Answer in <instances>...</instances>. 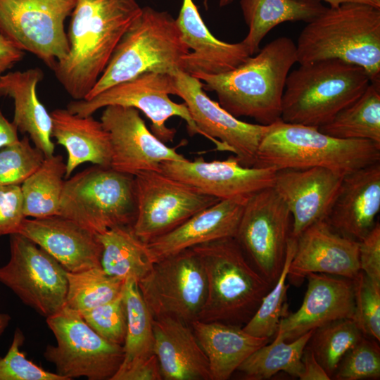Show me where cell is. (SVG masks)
Masks as SVG:
<instances>
[{
  "mask_svg": "<svg viewBox=\"0 0 380 380\" xmlns=\"http://www.w3.org/2000/svg\"><path fill=\"white\" fill-rule=\"evenodd\" d=\"M141 11L136 0L77 1L67 33L68 54L53 70L74 100L86 98Z\"/></svg>",
  "mask_w": 380,
  "mask_h": 380,
  "instance_id": "1",
  "label": "cell"
},
{
  "mask_svg": "<svg viewBox=\"0 0 380 380\" xmlns=\"http://www.w3.org/2000/svg\"><path fill=\"white\" fill-rule=\"evenodd\" d=\"M296 63V44L279 37L231 71L194 77L202 82L203 89L215 92L219 104L234 117L270 125L281 120L286 80Z\"/></svg>",
  "mask_w": 380,
  "mask_h": 380,
  "instance_id": "2",
  "label": "cell"
},
{
  "mask_svg": "<svg viewBox=\"0 0 380 380\" xmlns=\"http://www.w3.org/2000/svg\"><path fill=\"white\" fill-rule=\"evenodd\" d=\"M297 63L337 58L362 67L380 84V8L346 3L327 8L298 38Z\"/></svg>",
  "mask_w": 380,
  "mask_h": 380,
  "instance_id": "3",
  "label": "cell"
},
{
  "mask_svg": "<svg viewBox=\"0 0 380 380\" xmlns=\"http://www.w3.org/2000/svg\"><path fill=\"white\" fill-rule=\"evenodd\" d=\"M380 162V144L336 138L318 127L279 120L267 125L255 166L276 170L321 167L345 175Z\"/></svg>",
  "mask_w": 380,
  "mask_h": 380,
  "instance_id": "4",
  "label": "cell"
},
{
  "mask_svg": "<svg viewBox=\"0 0 380 380\" xmlns=\"http://www.w3.org/2000/svg\"><path fill=\"white\" fill-rule=\"evenodd\" d=\"M192 249L201 262L207 282L205 302L197 320L246 324L273 285L250 265L235 238Z\"/></svg>",
  "mask_w": 380,
  "mask_h": 380,
  "instance_id": "5",
  "label": "cell"
},
{
  "mask_svg": "<svg viewBox=\"0 0 380 380\" xmlns=\"http://www.w3.org/2000/svg\"><path fill=\"white\" fill-rule=\"evenodd\" d=\"M370 82L362 67L340 59L300 64L287 76L281 120L319 127L356 101Z\"/></svg>",
  "mask_w": 380,
  "mask_h": 380,
  "instance_id": "6",
  "label": "cell"
},
{
  "mask_svg": "<svg viewBox=\"0 0 380 380\" xmlns=\"http://www.w3.org/2000/svg\"><path fill=\"white\" fill-rule=\"evenodd\" d=\"M189 51L177 20L170 13L141 7L140 14L121 37L104 71L83 100L144 72L173 75L182 71V58Z\"/></svg>",
  "mask_w": 380,
  "mask_h": 380,
  "instance_id": "7",
  "label": "cell"
},
{
  "mask_svg": "<svg viewBox=\"0 0 380 380\" xmlns=\"http://www.w3.org/2000/svg\"><path fill=\"white\" fill-rule=\"evenodd\" d=\"M136 210L133 175L93 165L65 179L59 215L96 234L132 227Z\"/></svg>",
  "mask_w": 380,
  "mask_h": 380,
  "instance_id": "8",
  "label": "cell"
},
{
  "mask_svg": "<svg viewBox=\"0 0 380 380\" xmlns=\"http://www.w3.org/2000/svg\"><path fill=\"white\" fill-rule=\"evenodd\" d=\"M46 324L56 345H47L44 357L66 380L82 376L111 380L118 371L124 359L123 346L102 338L78 311L64 306L46 317Z\"/></svg>",
  "mask_w": 380,
  "mask_h": 380,
  "instance_id": "9",
  "label": "cell"
},
{
  "mask_svg": "<svg viewBox=\"0 0 380 380\" xmlns=\"http://www.w3.org/2000/svg\"><path fill=\"white\" fill-rule=\"evenodd\" d=\"M175 95L173 75L156 72H144L127 81L113 85L89 100H74L67 105L72 113L87 116L108 106H122L141 111L151 122L153 134L164 143L172 141L174 128L166 125L172 117L183 119L191 135L199 134L184 103L172 101Z\"/></svg>",
  "mask_w": 380,
  "mask_h": 380,
  "instance_id": "10",
  "label": "cell"
},
{
  "mask_svg": "<svg viewBox=\"0 0 380 380\" xmlns=\"http://www.w3.org/2000/svg\"><path fill=\"white\" fill-rule=\"evenodd\" d=\"M77 0H0V33L52 70L68 54L65 21Z\"/></svg>",
  "mask_w": 380,
  "mask_h": 380,
  "instance_id": "11",
  "label": "cell"
},
{
  "mask_svg": "<svg viewBox=\"0 0 380 380\" xmlns=\"http://www.w3.org/2000/svg\"><path fill=\"white\" fill-rule=\"evenodd\" d=\"M134 183L137 210L132 229L145 243L220 201L160 171L139 172Z\"/></svg>",
  "mask_w": 380,
  "mask_h": 380,
  "instance_id": "12",
  "label": "cell"
},
{
  "mask_svg": "<svg viewBox=\"0 0 380 380\" xmlns=\"http://www.w3.org/2000/svg\"><path fill=\"white\" fill-rule=\"evenodd\" d=\"M138 286L153 318L171 316L189 324L198 319L207 296L204 269L192 248L155 262Z\"/></svg>",
  "mask_w": 380,
  "mask_h": 380,
  "instance_id": "13",
  "label": "cell"
},
{
  "mask_svg": "<svg viewBox=\"0 0 380 380\" xmlns=\"http://www.w3.org/2000/svg\"><path fill=\"white\" fill-rule=\"evenodd\" d=\"M10 259L0 267V282L26 305L48 317L65 305L67 271L30 239L10 235Z\"/></svg>",
  "mask_w": 380,
  "mask_h": 380,
  "instance_id": "14",
  "label": "cell"
},
{
  "mask_svg": "<svg viewBox=\"0 0 380 380\" xmlns=\"http://www.w3.org/2000/svg\"><path fill=\"white\" fill-rule=\"evenodd\" d=\"M291 217L286 205L272 186L248 198L237 229L236 240L272 285L285 261Z\"/></svg>",
  "mask_w": 380,
  "mask_h": 380,
  "instance_id": "15",
  "label": "cell"
},
{
  "mask_svg": "<svg viewBox=\"0 0 380 380\" xmlns=\"http://www.w3.org/2000/svg\"><path fill=\"white\" fill-rule=\"evenodd\" d=\"M175 95L182 98L199 134L212 141L220 151H229L246 167H253L257 151L267 125L239 120L204 91L198 78L178 70L173 74Z\"/></svg>",
  "mask_w": 380,
  "mask_h": 380,
  "instance_id": "16",
  "label": "cell"
},
{
  "mask_svg": "<svg viewBox=\"0 0 380 380\" xmlns=\"http://www.w3.org/2000/svg\"><path fill=\"white\" fill-rule=\"evenodd\" d=\"M100 121L110 137V166L118 172L134 176L144 171H160L163 161L186 159L177 151V146L169 147L155 136L134 108L106 106Z\"/></svg>",
  "mask_w": 380,
  "mask_h": 380,
  "instance_id": "17",
  "label": "cell"
},
{
  "mask_svg": "<svg viewBox=\"0 0 380 380\" xmlns=\"http://www.w3.org/2000/svg\"><path fill=\"white\" fill-rule=\"evenodd\" d=\"M277 170L271 167H246L233 155L226 160L163 161L160 172L220 200L251 196L273 186Z\"/></svg>",
  "mask_w": 380,
  "mask_h": 380,
  "instance_id": "18",
  "label": "cell"
},
{
  "mask_svg": "<svg viewBox=\"0 0 380 380\" xmlns=\"http://www.w3.org/2000/svg\"><path fill=\"white\" fill-rule=\"evenodd\" d=\"M343 176L321 167L277 171L273 188L293 218L292 238L297 239L310 226L326 220Z\"/></svg>",
  "mask_w": 380,
  "mask_h": 380,
  "instance_id": "19",
  "label": "cell"
},
{
  "mask_svg": "<svg viewBox=\"0 0 380 380\" xmlns=\"http://www.w3.org/2000/svg\"><path fill=\"white\" fill-rule=\"evenodd\" d=\"M306 278L300 307L280 320L275 334L287 342L334 321L354 319L353 279L322 273H310Z\"/></svg>",
  "mask_w": 380,
  "mask_h": 380,
  "instance_id": "20",
  "label": "cell"
},
{
  "mask_svg": "<svg viewBox=\"0 0 380 380\" xmlns=\"http://www.w3.org/2000/svg\"><path fill=\"white\" fill-rule=\"evenodd\" d=\"M296 240L288 272L292 281L310 273L353 279L360 271L359 241L337 232L326 220L310 226Z\"/></svg>",
  "mask_w": 380,
  "mask_h": 380,
  "instance_id": "21",
  "label": "cell"
},
{
  "mask_svg": "<svg viewBox=\"0 0 380 380\" xmlns=\"http://www.w3.org/2000/svg\"><path fill=\"white\" fill-rule=\"evenodd\" d=\"M55 258L67 272L101 267L102 246L97 234L61 215L28 218L18 233Z\"/></svg>",
  "mask_w": 380,
  "mask_h": 380,
  "instance_id": "22",
  "label": "cell"
},
{
  "mask_svg": "<svg viewBox=\"0 0 380 380\" xmlns=\"http://www.w3.org/2000/svg\"><path fill=\"white\" fill-rule=\"evenodd\" d=\"M249 197L220 200L196 213L170 232L146 243L150 259L155 263L205 243L235 238Z\"/></svg>",
  "mask_w": 380,
  "mask_h": 380,
  "instance_id": "23",
  "label": "cell"
},
{
  "mask_svg": "<svg viewBox=\"0 0 380 380\" xmlns=\"http://www.w3.org/2000/svg\"><path fill=\"white\" fill-rule=\"evenodd\" d=\"M380 211V162L343 177L326 221L341 234L360 241L373 228Z\"/></svg>",
  "mask_w": 380,
  "mask_h": 380,
  "instance_id": "24",
  "label": "cell"
},
{
  "mask_svg": "<svg viewBox=\"0 0 380 380\" xmlns=\"http://www.w3.org/2000/svg\"><path fill=\"white\" fill-rule=\"evenodd\" d=\"M176 20L182 39L190 50L182 58V71L190 75L224 73L251 56L242 41L229 43L214 37L193 0L182 1Z\"/></svg>",
  "mask_w": 380,
  "mask_h": 380,
  "instance_id": "25",
  "label": "cell"
},
{
  "mask_svg": "<svg viewBox=\"0 0 380 380\" xmlns=\"http://www.w3.org/2000/svg\"><path fill=\"white\" fill-rule=\"evenodd\" d=\"M154 354L165 380H211L208 360L190 324L171 317L153 319Z\"/></svg>",
  "mask_w": 380,
  "mask_h": 380,
  "instance_id": "26",
  "label": "cell"
},
{
  "mask_svg": "<svg viewBox=\"0 0 380 380\" xmlns=\"http://www.w3.org/2000/svg\"><path fill=\"white\" fill-rule=\"evenodd\" d=\"M39 68L5 73L0 77V97L11 98L14 103L13 122L18 131L28 135L45 158L54 155L51 114L39 101L37 89L44 78Z\"/></svg>",
  "mask_w": 380,
  "mask_h": 380,
  "instance_id": "27",
  "label": "cell"
},
{
  "mask_svg": "<svg viewBox=\"0 0 380 380\" xmlns=\"http://www.w3.org/2000/svg\"><path fill=\"white\" fill-rule=\"evenodd\" d=\"M51 137L63 146L68 154L65 179L81 164L110 166L111 146L109 134L101 121L93 115L80 116L67 108H56L51 113Z\"/></svg>",
  "mask_w": 380,
  "mask_h": 380,
  "instance_id": "28",
  "label": "cell"
},
{
  "mask_svg": "<svg viewBox=\"0 0 380 380\" xmlns=\"http://www.w3.org/2000/svg\"><path fill=\"white\" fill-rule=\"evenodd\" d=\"M209 362L211 380H227L256 350L269 343L241 326L195 320L190 324Z\"/></svg>",
  "mask_w": 380,
  "mask_h": 380,
  "instance_id": "29",
  "label": "cell"
},
{
  "mask_svg": "<svg viewBox=\"0 0 380 380\" xmlns=\"http://www.w3.org/2000/svg\"><path fill=\"white\" fill-rule=\"evenodd\" d=\"M248 32L242 42L251 56L260 51V44L274 27L285 22L308 23L327 7L318 0H240Z\"/></svg>",
  "mask_w": 380,
  "mask_h": 380,
  "instance_id": "30",
  "label": "cell"
},
{
  "mask_svg": "<svg viewBox=\"0 0 380 380\" xmlns=\"http://www.w3.org/2000/svg\"><path fill=\"white\" fill-rule=\"evenodd\" d=\"M102 246L101 265L108 274L137 282L151 270L153 262L146 243L134 234L132 227H117L97 234Z\"/></svg>",
  "mask_w": 380,
  "mask_h": 380,
  "instance_id": "31",
  "label": "cell"
},
{
  "mask_svg": "<svg viewBox=\"0 0 380 380\" xmlns=\"http://www.w3.org/2000/svg\"><path fill=\"white\" fill-rule=\"evenodd\" d=\"M65 172L63 156L53 155L20 184L26 217L59 215Z\"/></svg>",
  "mask_w": 380,
  "mask_h": 380,
  "instance_id": "32",
  "label": "cell"
},
{
  "mask_svg": "<svg viewBox=\"0 0 380 380\" xmlns=\"http://www.w3.org/2000/svg\"><path fill=\"white\" fill-rule=\"evenodd\" d=\"M318 128L336 138L380 144V84L370 82L356 101Z\"/></svg>",
  "mask_w": 380,
  "mask_h": 380,
  "instance_id": "33",
  "label": "cell"
},
{
  "mask_svg": "<svg viewBox=\"0 0 380 380\" xmlns=\"http://www.w3.org/2000/svg\"><path fill=\"white\" fill-rule=\"evenodd\" d=\"M314 331L290 342L275 335L271 343H266L256 350L237 370L249 380L268 379L279 372L298 377L303 369V353Z\"/></svg>",
  "mask_w": 380,
  "mask_h": 380,
  "instance_id": "34",
  "label": "cell"
},
{
  "mask_svg": "<svg viewBox=\"0 0 380 380\" xmlns=\"http://www.w3.org/2000/svg\"><path fill=\"white\" fill-rule=\"evenodd\" d=\"M123 298L127 311V332L123 344L124 359L119 369L154 355L153 317L135 279L129 277L125 280Z\"/></svg>",
  "mask_w": 380,
  "mask_h": 380,
  "instance_id": "35",
  "label": "cell"
},
{
  "mask_svg": "<svg viewBox=\"0 0 380 380\" xmlns=\"http://www.w3.org/2000/svg\"><path fill=\"white\" fill-rule=\"evenodd\" d=\"M65 306L82 312L108 303L123 293L125 280L110 276L102 267L67 272Z\"/></svg>",
  "mask_w": 380,
  "mask_h": 380,
  "instance_id": "36",
  "label": "cell"
},
{
  "mask_svg": "<svg viewBox=\"0 0 380 380\" xmlns=\"http://www.w3.org/2000/svg\"><path fill=\"white\" fill-rule=\"evenodd\" d=\"M364 336L354 319L346 318L315 329L308 346L331 378L344 355Z\"/></svg>",
  "mask_w": 380,
  "mask_h": 380,
  "instance_id": "37",
  "label": "cell"
},
{
  "mask_svg": "<svg viewBox=\"0 0 380 380\" xmlns=\"http://www.w3.org/2000/svg\"><path fill=\"white\" fill-rule=\"evenodd\" d=\"M296 243V239L290 236L285 261L279 277L263 297L253 315L242 327L246 332L252 336L270 339L276 334L280 320L287 315L286 299L289 286L286 281Z\"/></svg>",
  "mask_w": 380,
  "mask_h": 380,
  "instance_id": "38",
  "label": "cell"
},
{
  "mask_svg": "<svg viewBox=\"0 0 380 380\" xmlns=\"http://www.w3.org/2000/svg\"><path fill=\"white\" fill-rule=\"evenodd\" d=\"M44 153L31 145L25 134L18 142L0 149V187L20 185L42 163Z\"/></svg>",
  "mask_w": 380,
  "mask_h": 380,
  "instance_id": "39",
  "label": "cell"
},
{
  "mask_svg": "<svg viewBox=\"0 0 380 380\" xmlns=\"http://www.w3.org/2000/svg\"><path fill=\"white\" fill-rule=\"evenodd\" d=\"M355 289L354 320L365 336L380 341V284L372 281L362 271L353 279Z\"/></svg>",
  "mask_w": 380,
  "mask_h": 380,
  "instance_id": "40",
  "label": "cell"
},
{
  "mask_svg": "<svg viewBox=\"0 0 380 380\" xmlns=\"http://www.w3.org/2000/svg\"><path fill=\"white\" fill-rule=\"evenodd\" d=\"M80 313L86 323L102 338L123 346L127 332L123 293L108 303Z\"/></svg>",
  "mask_w": 380,
  "mask_h": 380,
  "instance_id": "41",
  "label": "cell"
},
{
  "mask_svg": "<svg viewBox=\"0 0 380 380\" xmlns=\"http://www.w3.org/2000/svg\"><path fill=\"white\" fill-rule=\"evenodd\" d=\"M334 376L338 380L379 379L380 350L377 341L364 336L344 355Z\"/></svg>",
  "mask_w": 380,
  "mask_h": 380,
  "instance_id": "42",
  "label": "cell"
},
{
  "mask_svg": "<svg viewBox=\"0 0 380 380\" xmlns=\"http://www.w3.org/2000/svg\"><path fill=\"white\" fill-rule=\"evenodd\" d=\"M24 341L22 331L17 328L8 352L0 357V380H66L27 359L20 350Z\"/></svg>",
  "mask_w": 380,
  "mask_h": 380,
  "instance_id": "43",
  "label": "cell"
},
{
  "mask_svg": "<svg viewBox=\"0 0 380 380\" xmlns=\"http://www.w3.org/2000/svg\"><path fill=\"white\" fill-rule=\"evenodd\" d=\"M25 216L20 185L0 187V236L18 234Z\"/></svg>",
  "mask_w": 380,
  "mask_h": 380,
  "instance_id": "44",
  "label": "cell"
},
{
  "mask_svg": "<svg viewBox=\"0 0 380 380\" xmlns=\"http://www.w3.org/2000/svg\"><path fill=\"white\" fill-rule=\"evenodd\" d=\"M360 269L372 281L380 284V224L376 222L371 231L359 241Z\"/></svg>",
  "mask_w": 380,
  "mask_h": 380,
  "instance_id": "45",
  "label": "cell"
},
{
  "mask_svg": "<svg viewBox=\"0 0 380 380\" xmlns=\"http://www.w3.org/2000/svg\"><path fill=\"white\" fill-rule=\"evenodd\" d=\"M158 360L154 354L147 359L135 362L118 369L111 380H161Z\"/></svg>",
  "mask_w": 380,
  "mask_h": 380,
  "instance_id": "46",
  "label": "cell"
},
{
  "mask_svg": "<svg viewBox=\"0 0 380 380\" xmlns=\"http://www.w3.org/2000/svg\"><path fill=\"white\" fill-rule=\"evenodd\" d=\"M303 369L298 376L300 380H329L324 367L316 359L312 350L307 345L302 356Z\"/></svg>",
  "mask_w": 380,
  "mask_h": 380,
  "instance_id": "47",
  "label": "cell"
},
{
  "mask_svg": "<svg viewBox=\"0 0 380 380\" xmlns=\"http://www.w3.org/2000/svg\"><path fill=\"white\" fill-rule=\"evenodd\" d=\"M25 51L0 33V77L23 60Z\"/></svg>",
  "mask_w": 380,
  "mask_h": 380,
  "instance_id": "48",
  "label": "cell"
},
{
  "mask_svg": "<svg viewBox=\"0 0 380 380\" xmlns=\"http://www.w3.org/2000/svg\"><path fill=\"white\" fill-rule=\"evenodd\" d=\"M18 132L14 123L5 118L0 108V149L18 142Z\"/></svg>",
  "mask_w": 380,
  "mask_h": 380,
  "instance_id": "49",
  "label": "cell"
},
{
  "mask_svg": "<svg viewBox=\"0 0 380 380\" xmlns=\"http://www.w3.org/2000/svg\"><path fill=\"white\" fill-rule=\"evenodd\" d=\"M320 1V0H318ZM328 3L330 7H337L346 3H358L370 5L376 8H380V2L376 0H322Z\"/></svg>",
  "mask_w": 380,
  "mask_h": 380,
  "instance_id": "50",
  "label": "cell"
},
{
  "mask_svg": "<svg viewBox=\"0 0 380 380\" xmlns=\"http://www.w3.org/2000/svg\"><path fill=\"white\" fill-rule=\"evenodd\" d=\"M11 317L8 314L0 313V336L8 327Z\"/></svg>",
  "mask_w": 380,
  "mask_h": 380,
  "instance_id": "51",
  "label": "cell"
},
{
  "mask_svg": "<svg viewBox=\"0 0 380 380\" xmlns=\"http://www.w3.org/2000/svg\"><path fill=\"white\" fill-rule=\"evenodd\" d=\"M234 0H219L218 4L220 7H224L231 4Z\"/></svg>",
  "mask_w": 380,
  "mask_h": 380,
  "instance_id": "52",
  "label": "cell"
},
{
  "mask_svg": "<svg viewBox=\"0 0 380 380\" xmlns=\"http://www.w3.org/2000/svg\"><path fill=\"white\" fill-rule=\"evenodd\" d=\"M203 4H204V6H205V9H208V0H204Z\"/></svg>",
  "mask_w": 380,
  "mask_h": 380,
  "instance_id": "53",
  "label": "cell"
},
{
  "mask_svg": "<svg viewBox=\"0 0 380 380\" xmlns=\"http://www.w3.org/2000/svg\"><path fill=\"white\" fill-rule=\"evenodd\" d=\"M376 1H379V2H380V0H376Z\"/></svg>",
  "mask_w": 380,
  "mask_h": 380,
  "instance_id": "54",
  "label": "cell"
}]
</instances>
